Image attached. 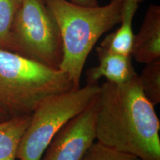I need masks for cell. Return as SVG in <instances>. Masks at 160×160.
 <instances>
[{
	"label": "cell",
	"instance_id": "cell-1",
	"mask_svg": "<svg viewBox=\"0 0 160 160\" xmlns=\"http://www.w3.org/2000/svg\"><path fill=\"white\" fill-rule=\"evenodd\" d=\"M138 76L123 84L106 81L96 97L98 142L141 160H160V122Z\"/></svg>",
	"mask_w": 160,
	"mask_h": 160
},
{
	"label": "cell",
	"instance_id": "cell-2",
	"mask_svg": "<svg viewBox=\"0 0 160 160\" xmlns=\"http://www.w3.org/2000/svg\"><path fill=\"white\" fill-rule=\"evenodd\" d=\"M58 25L63 42L59 69L80 87L84 66L98 39L119 24L124 0H111L104 6L79 5L68 0H45Z\"/></svg>",
	"mask_w": 160,
	"mask_h": 160
},
{
	"label": "cell",
	"instance_id": "cell-3",
	"mask_svg": "<svg viewBox=\"0 0 160 160\" xmlns=\"http://www.w3.org/2000/svg\"><path fill=\"white\" fill-rule=\"evenodd\" d=\"M75 88L62 70L0 48V108L10 117L31 115L46 98Z\"/></svg>",
	"mask_w": 160,
	"mask_h": 160
},
{
	"label": "cell",
	"instance_id": "cell-4",
	"mask_svg": "<svg viewBox=\"0 0 160 160\" xmlns=\"http://www.w3.org/2000/svg\"><path fill=\"white\" fill-rule=\"evenodd\" d=\"M9 51L59 69L62 39L45 0H21L10 30Z\"/></svg>",
	"mask_w": 160,
	"mask_h": 160
},
{
	"label": "cell",
	"instance_id": "cell-5",
	"mask_svg": "<svg viewBox=\"0 0 160 160\" xmlns=\"http://www.w3.org/2000/svg\"><path fill=\"white\" fill-rule=\"evenodd\" d=\"M99 91L97 84L57 93L46 98L31 113V121L18 147L17 159L39 160L60 129L82 112Z\"/></svg>",
	"mask_w": 160,
	"mask_h": 160
},
{
	"label": "cell",
	"instance_id": "cell-6",
	"mask_svg": "<svg viewBox=\"0 0 160 160\" xmlns=\"http://www.w3.org/2000/svg\"><path fill=\"white\" fill-rule=\"evenodd\" d=\"M96 97L59 130L39 160H82L96 139Z\"/></svg>",
	"mask_w": 160,
	"mask_h": 160
},
{
	"label": "cell",
	"instance_id": "cell-7",
	"mask_svg": "<svg viewBox=\"0 0 160 160\" xmlns=\"http://www.w3.org/2000/svg\"><path fill=\"white\" fill-rule=\"evenodd\" d=\"M96 51L99 64L86 72L88 84H97V82L104 77L106 81L120 85L138 76L132 64L131 55L112 53L100 45Z\"/></svg>",
	"mask_w": 160,
	"mask_h": 160
},
{
	"label": "cell",
	"instance_id": "cell-8",
	"mask_svg": "<svg viewBox=\"0 0 160 160\" xmlns=\"http://www.w3.org/2000/svg\"><path fill=\"white\" fill-rule=\"evenodd\" d=\"M137 62L147 64L160 59V6L151 5L137 34L131 53Z\"/></svg>",
	"mask_w": 160,
	"mask_h": 160
},
{
	"label": "cell",
	"instance_id": "cell-9",
	"mask_svg": "<svg viewBox=\"0 0 160 160\" xmlns=\"http://www.w3.org/2000/svg\"><path fill=\"white\" fill-rule=\"evenodd\" d=\"M139 5L128 1H124L122 16L120 27L113 33H110L102 40L100 46L112 53L129 56L131 53L134 33L133 31V20Z\"/></svg>",
	"mask_w": 160,
	"mask_h": 160
},
{
	"label": "cell",
	"instance_id": "cell-10",
	"mask_svg": "<svg viewBox=\"0 0 160 160\" xmlns=\"http://www.w3.org/2000/svg\"><path fill=\"white\" fill-rule=\"evenodd\" d=\"M31 115L11 117L0 122V160H17L20 140L28 126Z\"/></svg>",
	"mask_w": 160,
	"mask_h": 160
},
{
	"label": "cell",
	"instance_id": "cell-11",
	"mask_svg": "<svg viewBox=\"0 0 160 160\" xmlns=\"http://www.w3.org/2000/svg\"><path fill=\"white\" fill-rule=\"evenodd\" d=\"M145 65L138 80L144 95L156 106L160 103V59Z\"/></svg>",
	"mask_w": 160,
	"mask_h": 160
},
{
	"label": "cell",
	"instance_id": "cell-12",
	"mask_svg": "<svg viewBox=\"0 0 160 160\" xmlns=\"http://www.w3.org/2000/svg\"><path fill=\"white\" fill-rule=\"evenodd\" d=\"M21 0H0V48L9 51L10 30Z\"/></svg>",
	"mask_w": 160,
	"mask_h": 160
},
{
	"label": "cell",
	"instance_id": "cell-13",
	"mask_svg": "<svg viewBox=\"0 0 160 160\" xmlns=\"http://www.w3.org/2000/svg\"><path fill=\"white\" fill-rule=\"evenodd\" d=\"M82 160H141L135 156L93 142L88 149Z\"/></svg>",
	"mask_w": 160,
	"mask_h": 160
},
{
	"label": "cell",
	"instance_id": "cell-14",
	"mask_svg": "<svg viewBox=\"0 0 160 160\" xmlns=\"http://www.w3.org/2000/svg\"><path fill=\"white\" fill-rule=\"evenodd\" d=\"M68 1L77 5L88 6V7H94V6L99 5L98 0H68Z\"/></svg>",
	"mask_w": 160,
	"mask_h": 160
},
{
	"label": "cell",
	"instance_id": "cell-15",
	"mask_svg": "<svg viewBox=\"0 0 160 160\" xmlns=\"http://www.w3.org/2000/svg\"><path fill=\"white\" fill-rule=\"evenodd\" d=\"M10 116L6 112L0 108V122L5 121V120L10 119Z\"/></svg>",
	"mask_w": 160,
	"mask_h": 160
},
{
	"label": "cell",
	"instance_id": "cell-16",
	"mask_svg": "<svg viewBox=\"0 0 160 160\" xmlns=\"http://www.w3.org/2000/svg\"><path fill=\"white\" fill-rule=\"evenodd\" d=\"M125 1H131V2H133L138 4V5H139L140 3L142 2L145 1V0H125Z\"/></svg>",
	"mask_w": 160,
	"mask_h": 160
}]
</instances>
